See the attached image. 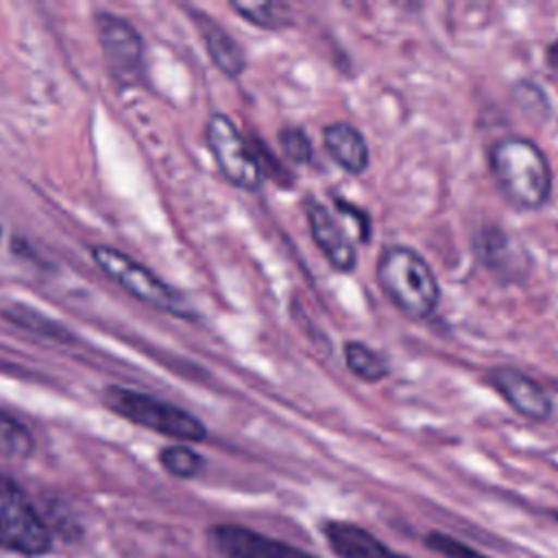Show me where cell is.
I'll list each match as a JSON object with an SVG mask.
<instances>
[{
	"label": "cell",
	"instance_id": "6da1fadb",
	"mask_svg": "<svg viewBox=\"0 0 558 558\" xmlns=\"http://www.w3.org/2000/svg\"><path fill=\"white\" fill-rule=\"evenodd\" d=\"M488 166L504 198L517 209H538L551 194V168L527 137H501L488 148Z\"/></svg>",
	"mask_w": 558,
	"mask_h": 558
},
{
	"label": "cell",
	"instance_id": "7a4b0ae2",
	"mask_svg": "<svg viewBox=\"0 0 558 558\" xmlns=\"http://www.w3.org/2000/svg\"><path fill=\"white\" fill-rule=\"evenodd\" d=\"M377 281L390 303L408 318H429L438 307V279L414 248L401 244L384 248L377 262Z\"/></svg>",
	"mask_w": 558,
	"mask_h": 558
},
{
	"label": "cell",
	"instance_id": "3957f363",
	"mask_svg": "<svg viewBox=\"0 0 558 558\" xmlns=\"http://www.w3.org/2000/svg\"><path fill=\"white\" fill-rule=\"evenodd\" d=\"M102 401L118 416L140 427H146L150 432H157L161 436L187 440V442H201L207 438V427L203 425L201 418L153 395L137 392L122 386H109L102 392Z\"/></svg>",
	"mask_w": 558,
	"mask_h": 558
},
{
	"label": "cell",
	"instance_id": "277c9868",
	"mask_svg": "<svg viewBox=\"0 0 558 558\" xmlns=\"http://www.w3.org/2000/svg\"><path fill=\"white\" fill-rule=\"evenodd\" d=\"M92 259L96 266L120 288H124L129 294H133L137 301L168 312L172 316H190V307L181 292H177L172 286H168L161 277H157L153 270L142 266L131 255L107 246L96 244L92 246Z\"/></svg>",
	"mask_w": 558,
	"mask_h": 558
},
{
	"label": "cell",
	"instance_id": "5b68a950",
	"mask_svg": "<svg viewBox=\"0 0 558 558\" xmlns=\"http://www.w3.org/2000/svg\"><path fill=\"white\" fill-rule=\"evenodd\" d=\"M205 144L220 174L231 185L248 192L262 185L264 170L259 166V159L229 116L225 113L209 116L205 124Z\"/></svg>",
	"mask_w": 558,
	"mask_h": 558
},
{
	"label": "cell",
	"instance_id": "8992f818",
	"mask_svg": "<svg viewBox=\"0 0 558 558\" xmlns=\"http://www.w3.org/2000/svg\"><path fill=\"white\" fill-rule=\"evenodd\" d=\"M50 532L24 490L0 473V547L37 556L50 547Z\"/></svg>",
	"mask_w": 558,
	"mask_h": 558
},
{
	"label": "cell",
	"instance_id": "52a82bcc",
	"mask_svg": "<svg viewBox=\"0 0 558 558\" xmlns=\"http://www.w3.org/2000/svg\"><path fill=\"white\" fill-rule=\"evenodd\" d=\"M98 41L111 78L120 87L135 85L144 74V44L135 26L113 13L96 15Z\"/></svg>",
	"mask_w": 558,
	"mask_h": 558
},
{
	"label": "cell",
	"instance_id": "ba28073f",
	"mask_svg": "<svg viewBox=\"0 0 558 558\" xmlns=\"http://www.w3.org/2000/svg\"><path fill=\"white\" fill-rule=\"evenodd\" d=\"M488 384L508 401V405L525 418L543 421L554 405L545 388L514 366H495L488 373Z\"/></svg>",
	"mask_w": 558,
	"mask_h": 558
},
{
	"label": "cell",
	"instance_id": "9c48e42d",
	"mask_svg": "<svg viewBox=\"0 0 558 558\" xmlns=\"http://www.w3.org/2000/svg\"><path fill=\"white\" fill-rule=\"evenodd\" d=\"M209 536L225 558H314L288 543L262 536L240 525H218Z\"/></svg>",
	"mask_w": 558,
	"mask_h": 558
},
{
	"label": "cell",
	"instance_id": "30bf717a",
	"mask_svg": "<svg viewBox=\"0 0 558 558\" xmlns=\"http://www.w3.org/2000/svg\"><path fill=\"white\" fill-rule=\"evenodd\" d=\"M305 216L310 222V233L327 262L340 272H351L357 262L355 246L331 211L318 201H307Z\"/></svg>",
	"mask_w": 558,
	"mask_h": 558
},
{
	"label": "cell",
	"instance_id": "8fae6325",
	"mask_svg": "<svg viewBox=\"0 0 558 558\" xmlns=\"http://www.w3.org/2000/svg\"><path fill=\"white\" fill-rule=\"evenodd\" d=\"M325 536L340 558H408L355 523L329 521L325 523Z\"/></svg>",
	"mask_w": 558,
	"mask_h": 558
},
{
	"label": "cell",
	"instance_id": "7c38bea8",
	"mask_svg": "<svg viewBox=\"0 0 558 558\" xmlns=\"http://www.w3.org/2000/svg\"><path fill=\"white\" fill-rule=\"evenodd\" d=\"M323 144L331 159L349 174H362L368 168V144L360 129L349 122H331L323 129Z\"/></svg>",
	"mask_w": 558,
	"mask_h": 558
},
{
	"label": "cell",
	"instance_id": "4fadbf2b",
	"mask_svg": "<svg viewBox=\"0 0 558 558\" xmlns=\"http://www.w3.org/2000/svg\"><path fill=\"white\" fill-rule=\"evenodd\" d=\"M194 22L201 31V37L214 65L229 78H238L246 68V54L242 44L205 13H194Z\"/></svg>",
	"mask_w": 558,
	"mask_h": 558
},
{
	"label": "cell",
	"instance_id": "5bb4252c",
	"mask_svg": "<svg viewBox=\"0 0 558 558\" xmlns=\"http://www.w3.org/2000/svg\"><path fill=\"white\" fill-rule=\"evenodd\" d=\"M344 362L347 368L364 381H379L388 375V362L375 349L357 340L344 344Z\"/></svg>",
	"mask_w": 558,
	"mask_h": 558
},
{
	"label": "cell",
	"instance_id": "9a60e30c",
	"mask_svg": "<svg viewBox=\"0 0 558 558\" xmlns=\"http://www.w3.org/2000/svg\"><path fill=\"white\" fill-rule=\"evenodd\" d=\"M231 9L238 11L246 22L266 28V31H279L292 24V11L283 2H231Z\"/></svg>",
	"mask_w": 558,
	"mask_h": 558
},
{
	"label": "cell",
	"instance_id": "2e32d148",
	"mask_svg": "<svg viewBox=\"0 0 558 558\" xmlns=\"http://www.w3.org/2000/svg\"><path fill=\"white\" fill-rule=\"evenodd\" d=\"M35 438L26 425L0 410V458L24 460L33 453Z\"/></svg>",
	"mask_w": 558,
	"mask_h": 558
},
{
	"label": "cell",
	"instance_id": "e0dca14e",
	"mask_svg": "<svg viewBox=\"0 0 558 558\" xmlns=\"http://www.w3.org/2000/svg\"><path fill=\"white\" fill-rule=\"evenodd\" d=\"M159 462L170 475H177V477H194L203 466V458L185 445H170L161 449Z\"/></svg>",
	"mask_w": 558,
	"mask_h": 558
},
{
	"label": "cell",
	"instance_id": "ac0fdd59",
	"mask_svg": "<svg viewBox=\"0 0 558 558\" xmlns=\"http://www.w3.org/2000/svg\"><path fill=\"white\" fill-rule=\"evenodd\" d=\"M279 146L283 155L294 163H307L312 159V142L301 126H283L279 131Z\"/></svg>",
	"mask_w": 558,
	"mask_h": 558
},
{
	"label": "cell",
	"instance_id": "d6986e66",
	"mask_svg": "<svg viewBox=\"0 0 558 558\" xmlns=\"http://www.w3.org/2000/svg\"><path fill=\"white\" fill-rule=\"evenodd\" d=\"M514 98L521 105V109H525V113L534 116V118H545L549 113V100L545 96V92L532 83V81H521L514 85Z\"/></svg>",
	"mask_w": 558,
	"mask_h": 558
},
{
	"label": "cell",
	"instance_id": "ffe728a7",
	"mask_svg": "<svg viewBox=\"0 0 558 558\" xmlns=\"http://www.w3.org/2000/svg\"><path fill=\"white\" fill-rule=\"evenodd\" d=\"M427 545L432 549H436L438 554H442L445 558H488V556L480 554L477 549H471L469 545H464L447 534H440V532H432L427 536Z\"/></svg>",
	"mask_w": 558,
	"mask_h": 558
},
{
	"label": "cell",
	"instance_id": "44dd1931",
	"mask_svg": "<svg viewBox=\"0 0 558 558\" xmlns=\"http://www.w3.org/2000/svg\"><path fill=\"white\" fill-rule=\"evenodd\" d=\"M336 205H338V211H342L344 216H351L353 222L357 225V235L362 242H368L371 240V218L366 211L357 209L355 205L342 201V198H336Z\"/></svg>",
	"mask_w": 558,
	"mask_h": 558
},
{
	"label": "cell",
	"instance_id": "7402d4cb",
	"mask_svg": "<svg viewBox=\"0 0 558 558\" xmlns=\"http://www.w3.org/2000/svg\"><path fill=\"white\" fill-rule=\"evenodd\" d=\"M554 519H556V521H558V512H554Z\"/></svg>",
	"mask_w": 558,
	"mask_h": 558
},
{
	"label": "cell",
	"instance_id": "603a6c76",
	"mask_svg": "<svg viewBox=\"0 0 558 558\" xmlns=\"http://www.w3.org/2000/svg\"><path fill=\"white\" fill-rule=\"evenodd\" d=\"M0 233H2V231H0Z\"/></svg>",
	"mask_w": 558,
	"mask_h": 558
}]
</instances>
